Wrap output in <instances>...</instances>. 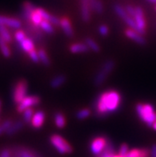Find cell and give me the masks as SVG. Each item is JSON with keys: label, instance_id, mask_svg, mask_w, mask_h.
Masks as SVG:
<instances>
[{"label": "cell", "instance_id": "1", "mask_svg": "<svg viewBox=\"0 0 156 157\" xmlns=\"http://www.w3.org/2000/svg\"><path fill=\"white\" fill-rule=\"evenodd\" d=\"M121 94L116 90H108L98 96L94 104V109L97 117H105L114 113L120 106Z\"/></svg>", "mask_w": 156, "mask_h": 157}, {"label": "cell", "instance_id": "2", "mask_svg": "<svg viewBox=\"0 0 156 157\" xmlns=\"http://www.w3.org/2000/svg\"><path fill=\"white\" fill-rule=\"evenodd\" d=\"M135 109L141 121L145 122L148 127H152L153 124L156 121V113L153 106L150 104L139 103L137 104Z\"/></svg>", "mask_w": 156, "mask_h": 157}, {"label": "cell", "instance_id": "3", "mask_svg": "<svg viewBox=\"0 0 156 157\" xmlns=\"http://www.w3.org/2000/svg\"><path fill=\"white\" fill-rule=\"evenodd\" d=\"M115 66H116V63H115L114 61H112V60L106 61L103 64V66H101V70L97 73L95 78H94L95 86H101V85H103L109 74L113 71Z\"/></svg>", "mask_w": 156, "mask_h": 157}, {"label": "cell", "instance_id": "4", "mask_svg": "<svg viewBox=\"0 0 156 157\" xmlns=\"http://www.w3.org/2000/svg\"><path fill=\"white\" fill-rule=\"evenodd\" d=\"M50 143L55 147L57 151L61 154L71 153L73 151V147L68 143L62 136L57 134H53L50 138Z\"/></svg>", "mask_w": 156, "mask_h": 157}, {"label": "cell", "instance_id": "5", "mask_svg": "<svg viewBox=\"0 0 156 157\" xmlns=\"http://www.w3.org/2000/svg\"><path fill=\"white\" fill-rule=\"evenodd\" d=\"M27 90H28V84L25 80H19L13 90V100L16 104H20L23 101L25 98L27 96Z\"/></svg>", "mask_w": 156, "mask_h": 157}, {"label": "cell", "instance_id": "6", "mask_svg": "<svg viewBox=\"0 0 156 157\" xmlns=\"http://www.w3.org/2000/svg\"><path fill=\"white\" fill-rule=\"evenodd\" d=\"M114 10L115 12L118 14L121 18H122L127 26L131 29V30H134L135 31L138 32L139 34H141L140 30H139L138 26H137L136 23L135 22V19L132 18V17H131L127 11L125 10V8H124L123 6H121L120 4H116L114 6Z\"/></svg>", "mask_w": 156, "mask_h": 157}, {"label": "cell", "instance_id": "7", "mask_svg": "<svg viewBox=\"0 0 156 157\" xmlns=\"http://www.w3.org/2000/svg\"><path fill=\"white\" fill-rule=\"evenodd\" d=\"M108 140V139L104 136H97L92 140L90 144V149L93 155H99L102 153V151L106 147Z\"/></svg>", "mask_w": 156, "mask_h": 157}, {"label": "cell", "instance_id": "8", "mask_svg": "<svg viewBox=\"0 0 156 157\" xmlns=\"http://www.w3.org/2000/svg\"><path fill=\"white\" fill-rule=\"evenodd\" d=\"M41 99L38 96H28L23 99L22 102L18 105L17 111L18 113H23L27 109L39 105Z\"/></svg>", "mask_w": 156, "mask_h": 157}, {"label": "cell", "instance_id": "9", "mask_svg": "<svg viewBox=\"0 0 156 157\" xmlns=\"http://www.w3.org/2000/svg\"><path fill=\"white\" fill-rule=\"evenodd\" d=\"M135 22L138 26L139 30H140L141 34L144 35L146 34V21H145L144 14L142 7L136 6L135 7V15L134 17Z\"/></svg>", "mask_w": 156, "mask_h": 157}, {"label": "cell", "instance_id": "10", "mask_svg": "<svg viewBox=\"0 0 156 157\" xmlns=\"http://www.w3.org/2000/svg\"><path fill=\"white\" fill-rule=\"evenodd\" d=\"M81 1V15L85 22H88L91 19V6L89 0H80Z\"/></svg>", "mask_w": 156, "mask_h": 157}, {"label": "cell", "instance_id": "11", "mask_svg": "<svg viewBox=\"0 0 156 157\" xmlns=\"http://www.w3.org/2000/svg\"><path fill=\"white\" fill-rule=\"evenodd\" d=\"M0 25L13 29H19L22 26V23L18 19L4 15H0Z\"/></svg>", "mask_w": 156, "mask_h": 157}, {"label": "cell", "instance_id": "12", "mask_svg": "<svg viewBox=\"0 0 156 157\" xmlns=\"http://www.w3.org/2000/svg\"><path fill=\"white\" fill-rule=\"evenodd\" d=\"M46 119V114L43 111H38L34 113V117L31 120V126L35 129H39L43 125Z\"/></svg>", "mask_w": 156, "mask_h": 157}, {"label": "cell", "instance_id": "13", "mask_svg": "<svg viewBox=\"0 0 156 157\" xmlns=\"http://www.w3.org/2000/svg\"><path fill=\"white\" fill-rule=\"evenodd\" d=\"M125 35H126L127 38H128L129 39L132 40L134 42H135L136 43L139 44V45H145L146 44V39L143 38V36L141 34L138 33V32L135 31L134 30H131V29H127L125 31Z\"/></svg>", "mask_w": 156, "mask_h": 157}, {"label": "cell", "instance_id": "14", "mask_svg": "<svg viewBox=\"0 0 156 157\" xmlns=\"http://www.w3.org/2000/svg\"><path fill=\"white\" fill-rule=\"evenodd\" d=\"M36 10V7L33 3L30 2H24L22 6V18L26 20L27 23L30 22V18H31L32 13Z\"/></svg>", "mask_w": 156, "mask_h": 157}, {"label": "cell", "instance_id": "15", "mask_svg": "<svg viewBox=\"0 0 156 157\" xmlns=\"http://www.w3.org/2000/svg\"><path fill=\"white\" fill-rule=\"evenodd\" d=\"M37 9H38V11L39 12V14L42 16V19L50 22L53 26H60L61 19L59 18H57V17L54 15H52L50 13H48L47 11L42 9V8H37Z\"/></svg>", "mask_w": 156, "mask_h": 157}, {"label": "cell", "instance_id": "16", "mask_svg": "<svg viewBox=\"0 0 156 157\" xmlns=\"http://www.w3.org/2000/svg\"><path fill=\"white\" fill-rule=\"evenodd\" d=\"M60 26H61V29L63 30L64 33L67 37L69 38H72L74 35V32H73V27H72L71 22L69 21L68 18H61V22H60Z\"/></svg>", "mask_w": 156, "mask_h": 157}, {"label": "cell", "instance_id": "17", "mask_svg": "<svg viewBox=\"0 0 156 157\" xmlns=\"http://www.w3.org/2000/svg\"><path fill=\"white\" fill-rule=\"evenodd\" d=\"M150 151L146 148H134L128 151L125 157H149Z\"/></svg>", "mask_w": 156, "mask_h": 157}, {"label": "cell", "instance_id": "18", "mask_svg": "<svg viewBox=\"0 0 156 157\" xmlns=\"http://www.w3.org/2000/svg\"><path fill=\"white\" fill-rule=\"evenodd\" d=\"M69 50L73 54L85 53L89 50V48L85 43H74L69 46Z\"/></svg>", "mask_w": 156, "mask_h": 157}, {"label": "cell", "instance_id": "19", "mask_svg": "<svg viewBox=\"0 0 156 157\" xmlns=\"http://www.w3.org/2000/svg\"><path fill=\"white\" fill-rule=\"evenodd\" d=\"M18 44H19L21 49L24 52L27 53V54H29L31 50H34V42H33V40L30 38H27V37L22 42H21Z\"/></svg>", "mask_w": 156, "mask_h": 157}, {"label": "cell", "instance_id": "20", "mask_svg": "<svg viewBox=\"0 0 156 157\" xmlns=\"http://www.w3.org/2000/svg\"><path fill=\"white\" fill-rule=\"evenodd\" d=\"M65 82H66V77L65 75H63V74L57 75L51 80L50 86L53 89H57V88L61 87V86H63Z\"/></svg>", "mask_w": 156, "mask_h": 157}, {"label": "cell", "instance_id": "21", "mask_svg": "<svg viewBox=\"0 0 156 157\" xmlns=\"http://www.w3.org/2000/svg\"><path fill=\"white\" fill-rule=\"evenodd\" d=\"M24 125V121H18L14 122L11 124L10 128L6 132V135L8 136H12L15 134L16 132H18V131L22 129Z\"/></svg>", "mask_w": 156, "mask_h": 157}, {"label": "cell", "instance_id": "22", "mask_svg": "<svg viewBox=\"0 0 156 157\" xmlns=\"http://www.w3.org/2000/svg\"><path fill=\"white\" fill-rule=\"evenodd\" d=\"M54 123L58 128H63L65 126V124H66L65 115L61 112L56 113L55 115H54Z\"/></svg>", "mask_w": 156, "mask_h": 157}, {"label": "cell", "instance_id": "23", "mask_svg": "<svg viewBox=\"0 0 156 157\" xmlns=\"http://www.w3.org/2000/svg\"><path fill=\"white\" fill-rule=\"evenodd\" d=\"M42 18L41 14H39V12L38 11V9L36 8V10H34L31 14V18H30V23L33 24L34 26L40 27V24L42 22Z\"/></svg>", "mask_w": 156, "mask_h": 157}, {"label": "cell", "instance_id": "24", "mask_svg": "<svg viewBox=\"0 0 156 157\" xmlns=\"http://www.w3.org/2000/svg\"><path fill=\"white\" fill-rule=\"evenodd\" d=\"M0 50L5 58H10V55H11V52H10L9 46L6 44V42L2 39L1 37H0Z\"/></svg>", "mask_w": 156, "mask_h": 157}, {"label": "cell", "instance_id": "25", "mask_svg": "<svg viewBox=\"0 0 156 157\" xmlns=\"http://www.w3.org/2000/svg\"><path fill=\"white\" fill-rule=\"evenodd\" d=\"M40 28L41 30H43L44 32H46L48 34H53L54 33V29L53 26L50 22L46 21V20H42V22L40 24Z\"/></svg>", "mask_w": 156, "mask_h": 157}, {"label": "cell", "instance_id": "26", "mask_svg": "<svg viewBox=\"0 0 156 157\" xmlns=\"http://www.w3.org/2000/svg\"><path fill=\"white\" fill-rule=\"evenodd\" d=\"M38 54L40 61L42 62V64L46 66H50V58H49V56H48L47 53L46 52V50H44V49H40V50H38Z\"/></svg>", "mask_w": 156, "mask_h": 157}, {"label": "cell", "instance_id": "27", "mask_svg": "<svg viewBox=\"0 0 156 157\" xmlns=\"http://www.w3.org/2000/svg\"><path fill=\"white\" fill-rule=\"evenodd\" d=\"M0 37L3 40H5L6 42H11V36L8 31L6 26L0 25Z\"/></svg>", "mask_w": 156, "mask_h": 157}, {"label": "cell", "instance_id": "28", "mask_svg": "<svg viewBox=\"0 0 156 157\" xmlns=\"http://www.w3.org/2000/svg\"><path fill=\"white\" fill-rule=\"evenodd\" d=\"M85 44L87 45L88 47L89 48V50H92L94 52H99L100 51V46H98V44L94 41L93 39L90 38H87L85 39Z\"/></svg>", "mask_w": 156, "mask_h": 157}, {"label": "cell", "instance_id": "29", "mask_svg": "<svg viewBox=\"0 0 156 157\" xmlns=\"http://www.w3.org/2000/svg\"><path fill=\"white\" fill-rule=\"evenodd\" d=\"M34 111L32 108H30V109H27L25 111L23 112V121L24 123L29 124L31 122V120L34 117Z\"/></svg>", "mask_w": 156, "mask_h": 157}, {"label": "cell", "instance_id": "30", "mask_svg": "<svg viewBox=\"0 0 156 157\" xmlns=\"http://www.w3.org/2000/svg\"><path fill=\"white\" fill-rule=\"evenodd\" d=\"M90 115H91V110L89 109H82L77 112L76 117L78 120H85L89 117Z\"/></svg>", "mask_w": 156, "mask_h": 157}, {"label": "cell", "instance_id": "31", "mask_svg": "<svg viewBox=\"0 0 156 157\" xmlns=\"http://www.w3.org/2000/svg\"><path fill=\"white\" fill-rule=\"evenodd\" d=\"M13 124V122L10 120H7V121H5L2 124H0V136L2 135L4 132H6L7 130L10 128V127L11 126V124Z\"/></svg>", "mask_w": 156, "mask_h": 157}, {"label": "cell", "instance_id": "32", "mask_svg": "<svg viewBox=\"0 0 156 157\" xmlns=\"http://www.w3.org/2000/svg\"><path fill=\"white\" fill-rule=\"evenodd\" d=\"M129 151L130 150H129L128 145L126 144H121L120 150H119V155H120L121 157H125L127 155Z\"/></svg>", "mask_w": 156, "mask_h": 157}, {"label": "cell", "instance_id": "33", "mask_svg": "<svg viewBox=\"0 0 156 157\" xmlns=\"http://www.w3.org/2000/svg\"><path fill=\"white\" fill-rule=\"evenodd\" d=\"M14 37H15L16 41H17L18 43L22 42V41L26 38L25 32L22 31V30H18V31L15 33V34H14Z\"/></svg>", "mask_w": 156, "mask_h": 157}, {"label": "cell", "instance_id": "34", "mask_svg": "<svg viewBox=\"0 0 156 157\" xmlns=\"http://www.w3.org/2000/svg\"><path fill=\"white\" fill-rule=\"evenodd\" d=\"M29 57H30V59L33 61L35 63H38L40 62V59H39V57H38V51H36L35 49L29 53Z\"/></svg>", "mask_w": 156, "mask_h": 157}, {"label": "cell", "instance_id": "35", "mask_svg": "<svg viewBox=\"0 0 156 157\" xmlns=\"http://www.w3.org/2000/svg\"><path fill=\"white\" fill-rule=\"evenodd\" d=\"M125 10L127 11V13L131 16V17H132L134 18L135 15V7H133L132 6H131V5H127V6L125 7Z\"/></svg>", "mask_w": 156, "mask_h": 157}, {"label": "cell", "instance_id": "36", "mask_svg": "<svg viewBox=\"0 0 156 157\" xmlns=\"http://www.w3.org/2000/svg\"><path fill=\"white\" fill-rule=\"evenodd\" d=\"M99 33L102 36H107L109 33L108 27L106 25H101L99 27Z\"/></svg>", "mask_w": 156, "mask_h": 157}, {"label": "cell", "instance_id": "37", "mask_svg": "<svg viewBox=\"0 0 156 157\" xmlns=\"http://www.w3.org/2000/svg\"><path fill=\"white\" fill-rule=\"evenodd\" d=\"M19 156L20 157H34L31 153H30V152H28V151H20Z\"/></svg>", "mask_w": 156, "mask_h": 157}, {"label": "cell", "instance_id": "38", "mask_svg": "<svg viewBox=\"0 0 156 157\" xmlns=\"http://www.w3.org/2000/svg\"><path fill=\"white\" fill-rule=\"evenodd\" d=\"M0 157H10V151L7 149H4L0 154Z\"/></svg>", "mask_w": 156, "mask_h": 157}, {"label": "cell", "instance_id": "39", "mask_svg": "<svg viewBox=\"0 0 156 157\" xmlns=\"http://www.w3.org/2000/svg\"><path fill=\"white\" fill-rule=\"evenodd\" d=\"M150 157H156V144H154L150 149Z\"/></svg>", "mask_w": 156, "mask_h": 157}, {"label": "cell", "instance_id": "40", "mask_svg": "<svg viewBox=\"0 0 156 157\" xmlns=\"http://www.w3.org/2000/svg\"><path fill=\"white\" fill-rule=\"evenodd\" d=\"M151 128H153V129L155 130V131H156V121L154 122V124H153V125H152V127H151Z\"/></svg>", "mask_w": 156, "mask_h": 157}, {"label": "cell", "instance_id": "41", "mask_svg": "<svg viewBox=\"0 0 156 157\" xmlns=\"http://www.w3.org/2000/svg\"><path fill=\"white\" fill-rule=\"evenodd\" d=\"M147 1L152 2V3H156V0H147Z\"/></svg>", "mask_w": 156, "mask_h": 157}, {"label": "cell", "instance_id": "42", "mask_svg": "<svg viewBox=\"0 0 156 157\" xmlns=\"http://www.w3.org/2000/svg\"><path fill=\"white\" fill-rule=\"evenodd\" d=\"M0 112H1V101H0Z\"/></svg>", "mask_w": 156, "mask_h": 157}, {"label": "cell", "instance_id": "43", "mask_svg": "<svg viewBox=\"0 0 156 157\" xmlns=\"http://www.w3.org/2000/svg\"><path fill=\"white\" fill-rule=\"evenodd\" d=\"M155 10H156V6H155Z\"/></svg>", "mask_w": 156, "mask_h": 157}]
</instances>
